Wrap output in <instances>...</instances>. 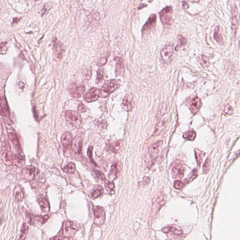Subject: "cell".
Returning a JSON list of instances; mask_svg holds the SVG:
<instances>
[{
	"mask_svg": "<svg viewBox=\"0 0 240 240\" xmlns=\"http://www.w3.org/2000/svg\"><path fill=\"white\" fill-rule=\"evenodd\" d=\"M13 157L11 145L8 141H4L1 145V159L3 163L6 166H11L14 161Z\"/></svg>",
	"mask_w": 240,
	"mask_h": 240,
	"instance_id": "cell-1",
	"label": "cell"
},
{
	"mask_svg": "<svg viewBox=\"0 0 240 240\" xmlns=\"http://www.w3.org/2000/svg\"><path fill=\"white\" fill-rule=\"evenodd\" d=\"M120 86V84L117 80L113 79L108 80L103 85L101 89H100V97H107Z\"/></svg>",
	"mask_w": 240,
	"mask_h": 240,
	"instance_id": "cell-2",
	"label": "cell"
},
{
	"mask_svg": "<svg viewBox=\"0 0 240 240\" xmlns=\"http://www.w3.org/2000/svg\"><path fill=\"white\" fill-rule=\"evenodd\" d=\"M65 116L67 121L71 125L77 129H80L82 125V119L79 113L72 110L66 111Z\"/></svg>",
	"mask_w": 240,
	"mask_h": 240,
	"instance_id": "cell-3",
	"label": "cell"
},
{
	"mask_svg": "<svg viewBox=\"0 0 240 240\" xmlns=\"http://www.w3.org/2000/svg\"><path fill=\"white\" fill-rule=\"evenodd\" d=\"M53 51L55 60L58 61L62 59L65 52V47L63 43L60 42L56 37L53 38L52 40Z\"/></svg>",
	"mask_w": 240,
	"mask_h": 240,
	"instance_id": "cell-4",
	"label": "cell"
},
{
	"mask_svg": "<svg viewBox=\"0 0 240 240\" xmlns=\"http://www.w3.org/2000/svg\"><path fill=\"white\" fill-rule=\"evenodd\" d=\"M80 225L77 222L67 221L64 222L63 227V235L66 238L71 237L74 235L76 232L79 230Z\"/></svg>",
	"mask_w": 240,
	"mask_h": 240,
	"instance_id": "cell-5",
	"label": "cell"
},
{
	"mask_svg": "<svg viewBox=\"0 0 240 240\" xmlns=\"http://www.w3.org/2000/svg\"><path fill=\"white\" fill-rule=\"evenodd\" d=\"M173 11L172 7L169 6L165 7L159 13L161 21L164 25L169 26L172 24Z\"/></svg>",
	"mask_w": 240,
	"mask_h": 240,
	"instance_id": "cell-6",
	"label": "cell"
},
{
	"mask_svg": "<svg viewBox=\"0 0 240 240\" xmlns=\"http://www.w3.org/2000/svg\"><path fill=\"white\" fill-rule=\"evenodd\" d=\"M85 86L78 83L73 82L71 83L68 87L69 94L73 98H78L81 97L85 91Z\"/></svg>",
	"mask_w": 240,
	"mask_h": 240,
	"instance_id": "cell-7",
	"label": "cell"
},
{
	"mask_svg": "<svg viewBox=\"0 0 240 240\" xmlns=\"http://www.w3.org/2000/svg\"><path fill=\"white\" fill-rule=\"evenodd\" d=\"M93 213L95 224L98 226L103 225L106 219V214L103 208L101 206H96L93 208Z\"/></svg>",
	"mask_w": 240,
	"mask_h": 240,
	"instance_id": "cell-8",
	"label": "cell"
},
{
	"mask_svg": "<svg viewBox=\"0 0 240 240\" xmlns=\"http://www.w3.org/2000/svg\"><path fill=\"white\" fill-rule=\"evenodd\" d=\"M185 166L180 162L174 163L172 168V174L175 179H181L184 176Z\"/></svg>",
	"mask_w": 240,
	"mask_h": 240,
	"instance_id": "cell-9",
	"label": "cell"
},
{
	"mask_svg": "<svg viewBox=\"0 0 240 240\" xmlns=\"http://www.w3.org/2000/svg\"><path fill=\"white\" fill-rule=\"evenodd\" d=\"M156 22V15L155 14L150 15L149 18L142 29L143 35L149 33L150 31L155 27Z\"/></svg>",
	"mask_w": 240,
	"mask_h": 240,
	"instance_id": "cell-10",
	"label": "cell"
},
{
	"mask_svg": "<svg viewBox=\"0 0 240 240\" xmlns=\"http://www.w3.org/2000/svg\"><path fill=\"white\" fill-rule=\"evenodd\" d=\"M38 171V169L34 167L27 166L23 170V178L26 181H33L35 178Z\"/></svg>",
	"mask_w": 240,
	"mask_h": 240,
	"instance_id": "cell-11",
	"label": "cell"
},
{
	"mask_svg": "<svg viewBox=\"0 0 240 240\" xmlns=\"http://www.w3.org/2000/svg\"><path fill=\"white\" fill-rule=\"evenodd\" d=\"M173 55V47L171 45H166L162 48L161 52V57L163 61L166 63H169Z\"/></svg>",
	"mask_w": 240,
	"mask_h": 240,
	"instance_id": "cell-12",
	"label": "cell"
},
{
	"mask_svg": "<svg viewBox=\"0 0 240 240\" xmlns=\"http://www.w3.org/2000/svg\"><path fill=\"white\" fill-rule=\"evenodd\" d=\"M99 97H100V90L97 88L93 87L85 94L84 99L87 102H91L97 101Z\"/></svg>",
	"mask_w": 240,
	"mask_h": 240,
	"instance_id": "cell-13",
	"label": "cell"
},
{
	"mask_svg": "<svg viewBox=\"0 0 240 240\" xmlns=\"http://www.w3.org/2000/svg\"><path fill=\"white\" fill-rule=\"evenodd\" d=\"M72 142V135L70 132L67 131L63 134L61 137V143L64 151L69 150V148L71 147Z\"/></svg>",
	"mask_w": 240,
	"mask_h": 240,
	"instance_id": "cell-14",
	"label": "cell"
},
{
	"mask_svg": "<svg viewBox=\"0 0 240 240\" xmlns=\"http://www.w3.org/2000/svg\"><path fill=\"white\" fill-rule=\"evenodd\" d=\"M163 142L162 140L157 142L151 145L148 149V152L150 157L153 159H155L159 153V150L163 145Z\"/></svg>",
	"mask_w": 240,
	"mask_h": 240,
	"instance_id": "cell-15",
	"label": "cell"
},
{
	"mask_svg": "<svg viewBox=\"0 0 240 240\" xmlns=\"http://www.w3.org/2000/svg\"><path fill=\"white\" fill-rule=\"evenodd\" d=\"M135 106L134 100L131 94H127L124 97L122 103L123 109L126 111L132 110Z\"/></svg>",
	"mask_w": 240,
	"mask_h": 240,
	"instance_id": "cell-16",
	"label": "cell"
},
{
	"mask_svg": "<svg viewBox=\"0 0 240 240\" xmlns=\"http://www.w3.org/2000/svg\"><path fill=\"white\" fill-rule=\"evenodd\" d=\"M123 167L122 164L119 161L115 162L111 166V170L109 174V176L110 179L114 180L117 178L120 175Z\"/></svg>",
	"mask_w": 240,
	"mask_h": 240,
	"instance_id": "cell-17",
	"label": "cell"
},
{
	"mask_svg": "<svg viewBox=\"0 0 240 240\" xmlns=\"http://www.w3.org/2000/svg\"><path fill=\"white\" fill-rule=\"evenodd\" d=\"M202 103L201 102V99L198 97H195L191 100V104L189 106V108L191 112L193 115H195L197 113L199 110L201 108Z\"/></svg>",
	"mask_w": 240,
	"mask_h": 240,
	"instance_id": "cell-18",
	"label": "cell"
},
{
	"mask_svg": "<svg viewBox=\"0 0 240 240\" xmlns=\"http://www.w3.org/2000/svg\"><path fill=\"white\" fill-rule=\"evenodd\" d=\"M116 61V68H115V74L116 76L123 75L125 71V64L124 60L120 57L115 58Z\"/></svg>",
	"mask_w": 240,
	"mask_h": 240,
	"instance_id": "cell-19",
	"label": "cell"
},
{
	"mask_svg": "<svg viewBox=\"0 0 240 240\" xmlns=\"http://www.w3.org/2000/svg\"><path fill=\"white\" fill-rule=\"evenodd\" d=\"M15 164L18 167H23L25 163V157L23 151L16 153L13 157Z\"/></svg>",
	"mask_w": 240,
	"mask_h": 240,
	"instance_id": "cell-20",
	"label": "cell"
},
{
	"mask_svg": "<svg viewBox=\"0 0 240 240\" xmlns=\"http://www.w3.org/2000/svg\"><path fill=\"white\" fill-rule=\"evenodd\" d=\"M232 27L233 34L235 35L236 30L237 28L238 24V11L236 6L234 5L232 10Z\"/></svg>",
	"mask_w": 240,
	"mask_h": 240,
	"instance_id": "cell-21",
	"label": "cell"
},
{
	"mask_svg": "<svg viewBox=\"0 0 240 240\" xmlns=\"http://www.w3.org/2000/svg\"><path fill=\"white\" fill-rule=\"evenodd\" d=\"M83 140L80 137H77L73 140L72 142V148L75 153L79 154L82 151V148Z\"/></svg>",
	"mask_w": 240,
	"mask_h": 240,
	"instance_id": "cell-22",
	"label": "cell"
},
{
	"mask_svg": "<svg viewBox=\"0 0 240 240\" xmlns=\"http://www.w3.org/2000/svg\"><path fill=\"white\" fill-rule=\"evenodd\" d=\"M123 140H120L110 143L108 145V148L114 153H118L122 149L123 146Z\"/></svg>",
	"mask_w": 240,
	"mask_h": 240,
	"instance_id": "cell-23",
	"label": "cell"
},
{
	"mask_svg": "<svg viewBox=\"0 0 240 240\" xmlns=\"http://www.w3.org/2000/svg\"><path fill=\"white\" fill-rule=\"evenodd\" d=\"M38 201L43 212L48 213V211H49L50 206L49 202L44 196H43V195L39 196Z\"/></svg>",
	"mask_w": 240,
	"mask_h": 240,
	"instance_id": "cell-24",
	"label": "cell"
},
{
	"mask_svg": "<svg viewBox=\"0 0 240 240\" xmlns=\"http://www.w3.org/2000/svg\"><path fill=\"white\" fill-rule=\"evenodd\" d=\"M162 231L164 233L168 234L169 233L172 232L175 235H180L183 234V230L181 228L176 225H172L170 227H163L162 229Z\"/></svg>",
	"mask_w": 240,
	"mask_h": 240,
	"instance_id": "cell-25",
	"label": "cell"
},
{
	"mask_svg": "<svg viewBox=\"0 0 240 240\" xmlns=\"http://www.w3.org/2000/svg\"><path fill=\"white\" fill-rule=\"evenodd\" d=\"M9 137L11 141L13 146L14 147L15 149L18 151L19 152L22 151L21 149V145L20 144L19 140L17 135L14 132H11L9 134Z\"/></svg>",
	"mask_w": 240,
	"mask_h": 240,
	"instance_id": "cell-26",
	"label": "cell"
},
{
	"mask_svg": "<svg viewBox=\"0 0 240 240\" xmlns=\"http://www.w3.org/2000/svg\"><path fill=\"white\" fill-rule=\"evenodd\" d=\"M165 203V200L163 198V196H161L156 200L155 202L153 204V209H151V211L153 210V211H154L155 213H157L161 208L162 207L163 205H164Z\"/></svg>",
	"mask_w": 240,
	"mask_h": 240,
	"instance_id": "cell-27",
	"label": "cell"
},
{
	"mask_svg": "<svg viewBox=\"0 0 240 240\" xmlns=\"http://www.w3.org/2000/svg\"><path fill=\"white\" fill-rule=\"evenodd\" d=\"M1 115L9 118V108L5 98H1Z\"/></svg>",
	"mask_w": 240,
	"mask_h": 240,
	"instance_id": "cell-28",
	"label": "cell"
},
{
	"mask_svg": "<svg viewBox=\"0 0 240 240\" xmlns=\"http://www.w3.org/2000/svg\"><path fill=\"white\" fill-rule=\"evenodd\" d=\"M14 196L16 199L18 201L22 200L24 197V193L22 188L20 185L16 186L14 190Z\"/></svg>",
	"mask_w": 240,
	"mask_h": 240,
	"instance_id": "cell-29",
	"label": "cell"
},
{
	"mask_svg": "<svg viewBox=\"0 0 240 240\" xmlns=\"http://www.w3.org/2000/svg\"><path fill=\"white\" fill-rule=\"evenodd\" d=\"M63 170L67 174H74L76 171V166L73 162H69L63 168Z\"/></svg>",
	"mask_w": 240,
	"mask_h": 240,
	"instance_id": "cell-30",
	"label": "cell"
},
{
	"mask_svg": "<svg viewBox=\"0 0 240 240\" xmlns=\"http://www.w3.org/2000/svg\"><path fill=\"white\" fill-rule=\"evenodd\" d=\"M93 175L95 178L96 180L98 181H104L106 180V177L105 175L101 172V171L97 170H94L93 171Z\"/></svg>",
	"mask_w": 240,
	"mask_h": 240,
	"instance_id": "cell-31",
	"label": "cell"
},
{
	"mask_svg": "<svg viewBox=\"0 0 240 240\" xmlns=\"http://www.w3.org/2000/svg\"><path fill=\"white\" fill-rule=\"evenodd\" d=\"M196 137V133L193 130L188 131L183 134V137L185 139L190 141H193L195 139Z\"/></svg>",
	"mask_w": 240,
	"mask_h": 240,
	"instance_id": "cell-32",
	"label": "cell"
},
{
	"mask_svg": "<svg viewBox=\"0 0 240 240\" xmlns=\"http://www.w3.org/2000/svg\"><path fill=\"white\" fill-rule=\"evenodd\" d=\"M187 39L186 38H184V37L182 36H180L179 39V42L178 43L177 46L175 47V50L176 51H179V50L181 48L184 47L186 45L187 43Z\"/></svg>",
	"mask_w": 240,
	"mask_h": 240,
	"instance_id": "cell-33",
	"label": "cell"
},
{
	"mask_svg": "<svg viewBox=\"0 0 240 240\" xmlns=\"http://www.w3.org/2000/svg\"><path fill=\"white\" fill-rule=\"evenodd\" d=\"M214 39L217 42L221 44L223 42V38L220 33V28L219 26H216L215 29L214 34Z\"/></svg>",
	"mask_w": 240,
	"mask_h": 240,
	"instance_id": "cell-34",
	"label": "cell"
},
{
	"mask_svg": "<svg viewBox=\"0 0 240 240\" xmlns=\"http://www.w3.org/2000/svg\"><path fill=\"white\" fill-rule=\"evenodd\" d=\"M28 230H29L28 226L27 225L26 223H24L23 225L22 229H21L20 238L18 240H25L27 235Z\"/></svg>",
	"mask_w": 240,
	"mask_h": 240,
	"instance_id": "cell-35",
	"label": "cell"
},
{
	"mask_svg": "<svg viewBox=\"0 0 240 240\" xmlns=\"http://www.w3.org/2000/svg\"><path fill=\"white\" fill-rule=\"evenodd\" d=\"M48 219H49V216L48 215H43L36 216L34 217L33 219L34 222H38L42 225L47 222Z\"/></svg>",
	"mask_w": 240,
	"mask_h": 240,
	"instance_id": "cell-36",
	"label": "cell"
},
{
	"mask_svg": "<svg viewBox=\"0 0 240 240\" xmlns=\"http://www.w3.org/2000/svg\"><path fill=\"white\" fill-rule=\"evenodd\" d=\"M105 185L106 190L109 193H113L115 192V185L113 182L107 180L105 181Z\"/></svg>",
	"mask_w": 240,
	"mask_h": 240,
	"instance_id": "cell-37",
	"label": "cell"
},
{
	"mask_svg": "<svg viewBox=\"0 0 240 240\" xmlns=\"http://www.w3.org/2000/svg\"><path fill=\"white\" fill-rule=\"evenodd\" d=\"M195 155H196V158L197 161V165L198 166L201 165V163L202 162L203 158V154L204 153L201 151L200 150L198 149H196L195 150Z\"/></svg>",
	"mask_w": 240,
	"mask_h": 240,
	"instance_id": "cell-38",
	"label": "cell"
},
{
	"mask_svg": "<svg viewBox=\"0 0 240 240\" xmlns=\"http://www.w3.org/2000/svg\"><path fill=\"white\" fill-rule=\"evenodd\" d=\"M104 78V72L103 69H99L97 72V77L96 83L97 84H99L102 82Z\"/></svg>",
	"mask_w": 240,
	"mask_h": 240,
	"instance_id": "cell-39",
	"label": "cell"
},
{
	"mask_svg": "<svg viewBox=\"0 0 240 240\" xmlns=\"http://www.w3.org/2000/svg\"><path fill=\"white\" fill-rule=\"evenodd\" d=\"M199 60L200 63L201 65L202 66L205 67H207L208 66L209 59L206 55H202Z\"/></svg>",
	"mask_w": 240,
	"mask_h": 240,
	"instance_id": "cell-40",
	"label": "cell"
},
{
	"mask_svg": "<svg viewBox=\"0 0 240 240\" xmlns=\"http://www.w3.org/2000/svg\"><path fill=\"white\" fill-rule=\"evenodd\" d=\"M103 188L101 187H99L97 189H96L92 193V196L94 198H98L103 194Z\"/></svg>",
	"mask_w": 240,
	"mask_h": 240,
	"instance_id": "cell-41",
	"label": "cell"
},
{
	"mask_svg": "<svg viewBox=\"0 0 240 240\" xmlns=\"http://www.w3.org/2000/svg\"><path fill=\"white\" fill-rule=\"evenodd\" d=\"M210 163H211V159L208 157L205 161V164L203 166V171L205 174L207 173L209 171L210 168Z\"/></svg>",
	"mask_w": 240,
	"mask_h": 240,
	"instance_id": "cell-42",
	"label": "cell"
},
{
	"mask_svg": "<svg viewBox=\"0 0 240 240\" xmlns=\"http://www.w3.org/2000/svg\"><path fill=\"white\" fill-rule=\"evenodd\" d=\"M93 146H90L88 147L87 150L88 156L89 157V159H90V161H91V163L95 165V166H97V164L95 162H94V160L93 159V156H92V155H93Z\"/></svg>",
	"mask_w": 240,
	"mask_h": 240,
	"instance_id": "cell-43",
	"label": "cell"
},
{
	"mask_svg": "<svg viewBox=\"0 0 240 240\" xmlns=\"http://www.w3.org/2000/svg\"><path fill=\"white\" fill-rule=\"evenodd\" d=\"M174 188L175 189L181 190V189H182L183 188L184 185L183 184V182H181V181L176 180V181H175V183H174Z\"/></svg>",
	"mask_w": 240,
	"mask_h": 240,
	"instance_id": "cell-44",
	"label": "cell"
},
{
	"mask_svg": "<svg viewBox=\"0 0 240 240\" xmlns=\"http://www.w3.org/2000/svg\"><path fill=\"white\" fill-rule=\"evenodd\" d=\"M224 113L226 115H232L233 113V109L231 106L227 105L225 107L224 110Z\"/></svg>",
	"mask_w": 240,
	"mask_h": 240,
	"instance_id": "cell-45",
	"label": "cell"
},
{
	"mask_svg": "<svg viewBox=\"0 0 240 240\" xmlns=\"http://www.w3.org/2000/svg\"><path fill=\"white\" fill-rule=\"evenodd\" d=\"M197 175V170L196 169L192 171V174H191V175L189 176V177L187 179V182L192 181L193 179H195Z\"/></svg>",
	"mask_w": 240,
	"mask_h": 240,
	"instance_id": "cell-46",
	"label": "cell"
},
{
	"mask_svg": "<svg viewBox=\"0 0 240 240\" xmlns=\"http://www.w3.org/2000/svg\"><path fill=\"white\" fill-rule=\"evenodd\" d=\"M107 56H105V57L102 58L101 60H99V64H99V65L101 67L104 65L105 64H106V63H107Z\"/></svg>",
	"mask_w": 240,
	"mask_h": 240,
	"instance_id": "cell-47",
	"label": "cell"
},
{
	"mask_svg": "<svg viewBox=\"0 0 240 240\" xmlns=\"http://www.w3.org/2000/svg\"><path fill=\"white\" fill-rule=\"evenodd\" d=\"M78 111L82 113L85 112L86 111V108L85 106L83 104H81L78 105V108H77Z\"/></svg>",
	"mask_w": 240,
	"mask_h": 240,
	"instance_id": "cell-48",
	"label": "cell"
},
{
	"mask_svg": "<svg viewBox=\"0 0 240 240\" xmlns=\"http://www.w3.org/2000/svg\"><path fill=\"white\" fill-rule=\"evenodd\" d=\"M149 181H150V178L149 177H145L143 179V185H146L147 184H148Z\"/></svg>",
	"mask_w": 240,
	"mask_h": 240,
	"instance_id": "cell-49",
	"label": "cell"
},
{
	"mask_svg": "<svg viewBox=\"0 0 240 240\" xmlns=\"http://www.w3.org/2000/svg\"><path fill=\"white\" fill-rule=\"evenodd\" d=\"M63 239V238L61 236H58L55 237L53 239H51V240H61Z\"/></svg>",
	"mask_w": 240,
	"mask_h": 240,
	"instance_id": "cell-50",
	"label": "cell"
}]
</instances>
